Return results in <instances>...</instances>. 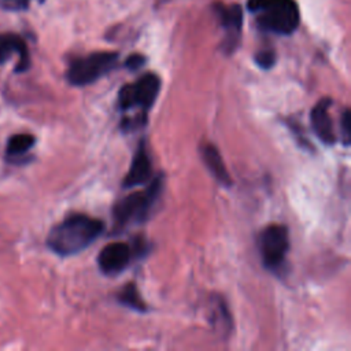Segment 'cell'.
I'll list each match as a JSON object with an SVG mask.
<instances>
[{"instance_id": "6da1fadb", "label": "cell", "mask_w": 351, "mask_h": 351, "mask_svg": "<svg viewBox=\"0 0 351 351\" xmlns=\"http://www.w3.org/2000/svg\"><path fill=\"white\" fill-rule=\"evenodd\" d=\"M103 230L104 223L100 219L85 214H71L51 229L47 245L60 256H70L90 245Z\"/></svg>"}, {"instance_id": "30bf717a", "label": "cell", "mask_w": 351, "mask_h": 351, "mask_svg": "<svg viewBox=\"0 0 351 351\" xmlns=\"http://www.w3.org/2000/svg\"><path fill=\"white\" fill-rule=\"evenodd\" d=\"M14 53L19 58L16 71L21 73L27 70L30 59L26 43L16 34H0V64L7 62Z\"/></svg>"}, {"instance_id": "2e32d148", "label": "cell", "mask_w": 351, "mask_h": 351, "mask_svg": "<svg viewBox=\"0 0 351 351\" xmlns=\"http://www.w3.org/2000/svg\"><path fill=\"white\" fill-rule=\"evenodd\" d=\"M255 62L262 69H270L274 64V62H276V53L271 49H261L255 55Z\"/></svg>"}, {"instance_id": "9c48e42d", "label": "cell", "mask_w": 351, "mask_h": 351, "mask_svg": "<svg viewBox=\"0 0 351 351\" xmlns=\"http://www.w3.org/2000/svg\"><path fill=\"white\" fill-rule=\"evenodd\" d=\"M332 100L329 97L321 99L311 110L310 119L311 126L315 134L319 137V140L325 144H333L336 141V134L332 123V118L329 114Z\"/></svg>"}, {"instance_id": "3957f363", "label": "cell", "mask_w": 351, "mask_h": 351, "mask_svg": "<svg viewBox=\"0 0 351 351\" xmlns=\"http://www.w3.org/2000/svg\"><path fill=\"white\" fill-rule=\"evenodd\" d=\"M162 191V177H158L144 191L133 192L118 202L114 208V219L118 228L143 222L154 207Z\"/></svg>"}, {"instance_id": "8fae6325", "label": "cell", "mask_w": 351, "mask_h": 351, "mask_svg": "<svg viewBox=\"0 0 351 351\" xmlns=\"http://www.w3.org/2000/svg\"><path fill=\"white\" fill-rule=\"evenodd\" d=\"M151 173H152L151 160H149V156L147 154L145 145L141 141V144L138 145V148H137V151L133 156L130 169L125 176L123 186L125 188H132V186L141 185L151 177Z\"/></svg>"}, {"instance_id": "ba28073f", "label": "cell", "mask_w": 351, "mask_h": 351, "mask_svg": "<svg viewBox=\"0 0 351 351\" xmlns=\"http://www.w3.org/2000/svg\"><path fill=\"white\" fill-rule=\"evenodd\" d=\"M132 258V248L129 244L122 241H115L107 244L99 254L97 263L103 273L117 274L125 270Z\"/></svg>"}, {"instance_id": "e0dca14e", "label": "cell", "mask_w": 351, "mask_h": 351, "mask_svg": "<svg viewBox=\"0 0 351 351\" xmlns=\"http://www.w3.org/2000/svg\"><path fill=\"white\" fill-rule=\"evenodd\" d=\"M351 118H350V111L344 110L343 115H341V136H343V143L344 145L350 144V134H351V126H350Z\"/></svg>"}, {"instance_id": "5b68a950", "label": "cell", "mask_w": 351, "mask_h": 351, "mask_svg": "<svg viewBox=\"0 0 351 351\" xmlns=\"http://www.w3.org/2000/svg\"><path fill=\"white\" fill-rule=\"evenodd\" d=\"M160 78L154 73H147L137 81L126 84L118 95V104L122 110L138 108L143 112L148 111L160 90Z\"/></svg>"}, {"instance_id": "4fadbf2b", "label": "cell", "mask_w": 351, "mask_h": 351, "mask_svg": "<svg viewBox=\"0 0 351 351\" xmlns=\"http://www.w3.org/2000/svg\"><path fill=\"white\" fill-rule=\"evenodd\" d=\"M36 143V137L30 133H16L12 134L7 141L5 155L10 160L23 156L26 152L32 149Z\"/></svg>"}, {"instance_id": "277c9868", "label": "cell", "mask_w": 351, "mask_h": 351, "mask_svg": "<svg viewBox=\"0 0 351 351\" xmlns=\"http://www.w3.org/2000/svg\"><path fill=\"white\" fill-rule=\"evenodd\" d=\"M117 52H93L71 60L66 73V78L74 86H85L110 73L117 66Z\"/></svg>"}, {"instance_id": "7c38bea8", "label": "cell", "mask_w": 351, "mask_h": 351, "mask_svg": "<svg viewBox=\"0 0 351 351\" xmlns=\"http://www.w3.org/2000/svg\"><path fill=\"white\" fill-rule=\"evenodd\" d=\"M202 154H203V159H204L207 169L217 178V181L225 186H229L232 184V180H230L229 171H228L225 162H223L219 151L217 149V147H214L213 144H206Z\"/></svg>"}, {"instance_id": "52a82bcc", "label": "cell", "mask_w": 351, "mask_h": 351, "mask_svg": "<svg viewBox=\"0 0 351 351\" xmlns=\"http://www.w3.org/2000/svg\"><path fill=\"white\" fill-rule=\"evenodd\" d=\"M214 11L219 19L221 26L225 30L223 48L226 52H233L239 44L241 26H243V11L239 4H215Z\"/></svg>"}, {"instance_id": "8992f818", "label": "cell", "mask_w": 351, "mask_h": 351, "mask_svg": "<svg viewBox=\"0 0 351 351\" xmlns=\"http://www.w3.org/2000/svg\"><path fill=\"white\" fill-rule=\"evenodd\" d=\"M258 248L263 265L270 270H277L284 263L289 248L288 229L278 223L266 226L258 237Z\"/></svg>"}, {"instance_id": "ac0fdd59", "label": "cell", "mask_w": 351, "mask_h": 351, "mask_svg": "<svg viewBox=\"0 0 351 351\" xmlns=\"http://www.w3.org/2000/svg\"><path fill=\"white\" fill-rule=\"evenodd\" d=\"M145 62V58L143 55H138V53H134V55H130L126 60H125V67L129 69V70H137L140 69Z\"/></svg>"}, {"instance_id": "7a4b0ae2", "label": "cell", "mask_w": 351, "mask_h": 351, "mask_svg": "<svg viewBox=\"0 0 351 351\" xmlns=\"http://www.w3.org/2000/svg\"><path fill=\"white\" fill-rule=\"evenodd\" d=\"M248 10L256 14V22L262 30L274 34H292L300 22L295 0H248Z\"/></svg>"}, {"instance_id": "9a60e30c", "label": "cell", "mask_w": 351, "mask_h": 351, "mask_svg": "<svg viewBox=\"0 0 351 351\" xmlns=\"http://www.w3.org/2000/svg\"><path fill=\"white\" fill-rule=\"evenodd\" d=\"M214 322H215V326L219 328V330H228L229 328V314H228V310H226V306L222 303L221 298L217 299V303L214 306Z\"/></svg>"}, {"instance_id": "5bb4252c", "label": "cell", "mask_w": 351, "mask_h": 351, "mask_svg": "<svg viewBox=\"0 0 351 351\" xmlns=\"http://www.w3.org/2000/svg\"><path fill=\"white\" fill-rule=\"evenodd\" d=\"M118 299L122 304H125L130 308H134V310H138V311H145V308H147L145 303L141 300L140 293H138V291H137V288L133 282L126 284V287L119 292Z\"/></svg>"}]
</instances>
